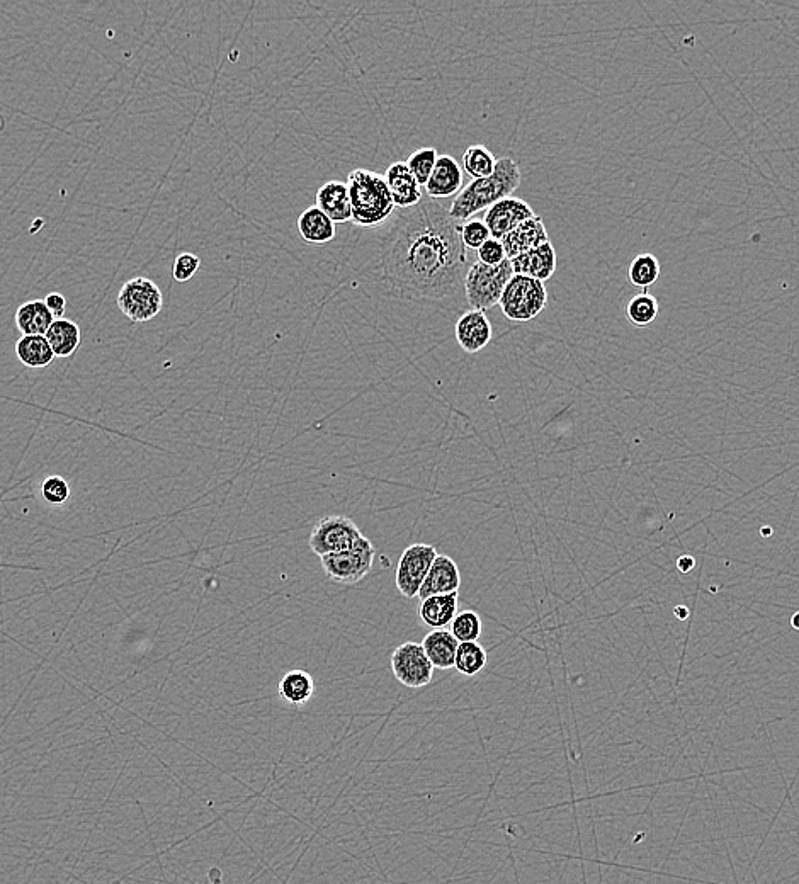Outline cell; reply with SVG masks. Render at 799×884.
I'll list each match as a JSON object with an SVG mask.
<instances>
[{
	"label": "cell",
	"mask_w": 799,
	"mask_h": 884,
	"mask_svg": "<svg viewBox=\"0 0 799 884\" xmlns=\"http://www.w3.org/2000/svg\"><path fill=\"white\" fill-rule=\"evenodd\" d=\"M551 242L546 225L541 216H533L524 221L522 225L512 230L507 237L502 238L507 259H514L517 255L536 249L539 245Z\"/></svg>",
	"instance_id": "e0dca14e"
},
{
	"label": "cell",
	"mask_w": 799,
	"mask_h": 884,
	"mask_svg": "<svg viewBox=\"0 0 799 884\" xmlns=\"http://www.w3.org/2000/svg\"><path fill=\"white\" fill-rule=\"evenodd\" d=\"M514 276L512 264L509 259L500 266H487L476 261L471 264L466 272L465 295L471 310L487 312L495 305H499L500 298L504 295V289Z\"/></svg>",
	"instance_id": "277c9868"
},
{
	"label": "cell",
	"mask_w": 799,
	"mask_h": 884,
	"mask_svg": "<svg viewBox=\"0 0 799 884\" xmlns=\"http://www.w3.org/2000/svg\"><path fill=\"white\" fill-rule=\"evenodd\" d=\"M53 322L55 317L45 301H28L17 308L16 325L23 335H46Z\"/></svg>",
	"instance_id": "7402d4cb"
},
{
	"label": "cell",
	"mask_w": 799,
	"mask_h": 884,
	"mask_svg": "<svg viewBox=\"0 0 799 884\" xmlns=\"http://www.w3.org/2000/svg\"><path fill=\"white\" fill-rule=\"evenodd\" d=\"M391 670L402 686L420 689L431 684L436 669L432 667L431 660L425 655L420 643L407 641L397 646L391 655Z\"/></svg>",
	"instance_id": "30bf717a"
},
{
	"label": "cell",
	"mask_w": 799,
	"mask_h": 884,
	"mask_svg": "<svg viewBox=\"0 0 799 884\" xmlns=\"http://www.w3.org/2000/svg\"><path fill=\"white\" fill-rule=\"evenodd\" d=\"M317 208L329 216L334 223H346L352 221L351 198H349V189L347 182L329 181L325 182L317 191L315 196Z\"/></svg>",
	"instance_id": "ac0fdd59"
},
{
	"label": "cell",
	"mask_w": 799,
	"mask_h": 884,
	"mask_svg": "<svg viewBox=\"0 0 799 884\" xmlns=\"http://www.w3.org/2000/svg\"><path fill=\"white\" fill-rule=\"evenodd\" d=\"M694 567H696L694 556L684 555L680 556L679 560H677V568H679L680 573L692 572Z\"/></svg>",
	"instance_id": "8d00e7d4"
},
{
	"label": "cell",
	"mask_w": 799,
	"mask_h": 884,
	"mask_svg": "<svg viewBox=\"0 0 799 884\" xmlns=\"http://www.w3.org/2000/svg\"><path fill=\"white\" fill-rule=\"evenodd\" d=\"M536 216L533 208L524 201V199L510 198L502 199L499 203L493 204L485 213V225L490 230L492 238L502 240L507 237L512 230H516L524 221Z\"/></svg>",
	"instance_id": "8fae6325"
},
{
	"label": "cell",
	"mask_w": 799,
	"mask_h": 884,
	"mask_svg": "<svg viewBox=\"0 0 799 884\" xmlns=\"http://www.w3.org/2000/svg\"><path fill=\"white\" fill-rule=\"evenodd\" d=\"M476 254H478V262L487 264V266H500L502 262L507 261L502 240H497V238H488L487 242L476 250Z\"/></svg>",
	"instance_id": "e575fe53"
},
{
	"label": "cell",
	"mask_w": 799,
	"mask_h": 884,
	"mask_svg": "<svg viewBox=\"0 0 799 884\" xmlns=\"http://www.w3.org/2000/svg\"><path fill=\"white\" fill-rule=\"evenodd\" d=\"M548 305V291L541 281L514 274L505 286L499 306L512 322H529Z\"/></svg>",
	"instance_id": "5b68a950"
},
{
	"label": "cell",
	"mask_w": 799,
	"mask_h": 884,
	"mask_svg": "<svg viewBox=\"0 0 799 884\" xmlns=\"http://www.w3.org/2000/svg\"><path fill=\"white\" fill-rule=\"evenodd\" d=\"M459 592L432 595L420 601L419 616L425 626L432 629H446L451 626L458 614Z\"/></svg>",
	"instance_id": "d6986e66"
},
{
	"label": "cell",
	"mask_w": 799,
	"mask_h": 884,
	"mask_svg": "<svg viewBox=\"0 0 799 884\" xmlns=\"http://www.w3.org/2000/svg\"><path fill=\"white\" fill-rule=\"evenodd\" d=\"M46 340L50 342L55 357H70L80 346V327L67 318H57L46 332Z\"/></svg>",
	"instance_id": "cb8c5ba5"
},
{
	"label": "cell",
	"mask_w": 799,
	"mask_h": 884,
	"mask_svg": "<svg viewBox=\"0 0 799 884\" xmlns=\"http://www.w3.org/2000/svg\"><path fill=\"white\" fill-rule=\"evenodd\" d=\"M436 558L437 550L432 544L415 543L403 551L395 575V584L403 597L414 599L419 595L420 587Z\"/></svg>",
	"instance_id": "9c48e42d"
},
{
	"label": "cell",
	"mask_w": 799,
	"mask_h": 884,
	"mask_svg": "<svg viewBox=\"0 0 799 884\" xmlns=\"http://www.w3.org/2000/svg\"><path fill=\"white\" fill-rule=\"evenodd\" d=\"M660 272H662V266H660V262H658L655 255H636L633 262H631V266H629V281L635 284L636 288L646 291L650 286L657 283L658 278H660Z\"/></svg>",
	"instance_id": "f1b7e54d"
},
{
	"label": "cell",
	"mask_w": 799,
	"mask_h": 884,
	"mask_svg": "<svg viewBox=\"0 0 799 884\" xmlns=\"http://www.w3.org/2000/svg\"><path fill=\"white\" fill-rule=\"evenodd\" d=\"M425 655L431 660L432 667L439 670L454 669V658L458 652L459 641L448 629H432L422 640Z\"/></svg>",
	"instance_id": "ffe728a7"
},
{
	"label": "cell",
	"mask_w": 799,
	"mask_h": 884,
	"mask_svg": "<svg viewBox=\"0 0 799 884\" xmlns=\"http://www.w3.org/2000/svg\"><path fill=\"white\" fill-rule=\"evenodd\" d=\"M675 616L679 619L689 618V609L684 606L675 607Z\"/></svg>",
	"instance_id": "74e56055"
},
{
	"label": "cell",
	"mask_w": 799,
	"mask_h": 884,
	"mask_svg": "<svg viewBox=\"0 0 799 884\" xmlns=\"http://www.w3.org/2000/svg\"><path fill=\"white\" fill-rule=\"evenodd\" d=\"M791 624H793L794 629H799V612L798 614H794L793 619H791Z\"/></svg>",
	"instance_id": "f35d334b"
},
{
	"label": "cell",
	"mask_w": 799,
	"mask_h": 884,
	"mask_svg": "<svg viewBox=\"0 0 799 884\" xmlns=\"http://www.w3.org/2000/svg\"><path fill=\"white\" fill-rule=\"evenodd\" d=\"M487 650L478 641H466L459 643L454 669L466 677H475L487 667Z\"/></svg>",
	"instance_id": "484cf974"
},
{
	"label": "cell",
	"mask_w": 799,
	"mask_h": 884,
	"mask_svg": "<svg viewBox=\"0 0 799 884\" xmlns=\"http://www.w3.org/2000/svg\"><path fill=\"white\" fill-rule=\"evenodd\" d=\"M385 179L398 210L414 208L415 204H419L424 199L422 186L408 169L407 162H393L386 169Z\"/></svg>",
	"instance_id": "4fadbf2b"
},
{
	"label": "cell",
	"mask_w": 799,
	"mask_h": 884,
	"mask_svg": "<svg viewBox=\"0 0 799 884\" xmlns=\"http://www.w3.org/2000/svg\"><path fill=\"white\" fill-rule=\"evenodd\" d=\"M301 238L313 245H325L335 238V223L320 208L312 206L298 218Z\"/></svg>",
	"instance_id": "44dd1931"
},
{
	"label": "cell",
	"mask_w": 799,
	"mask_h": 884,
	"mask_svg": "<svg viewBox=\"0 0 799 884\" xmlns=\"http://www.w3.org/2000/svg\"><path fill=\"white\" fill-rule=\"evenodd\" d=\"M45 303L46 306H48V310L53 313L55 320H57V318H62L63 313L67 310V300H65V296L60 295V293H51V295L46 296Z\"/></svg>",
	"instance_id": "d590c367"
},
{
	"label": "cell",
	"mask_w": 799,
	"mask_h": 884,
	"mask_svg": "<svg viewBox=\"0 0 799 884\" xmlns=\"http://www.w3.org/2000/svg\"><path fill=\"white\" fill-rule=\"evenodd\" d=\"M488 238H492V235H490L485 221L468 220L465 225H461V240H463L466 250L480 249Z\"/></svg>",
	"instance_id": "1f68e13d"
},
{
	"label": "cell",
	"mask_w": 799,
	"mask_h": 884,
	"mask_svg": "<svg viewBox=\"0 0 799 884\" xmlns=\"http://www.w3.org/2000/svg\"><path fill=\"white\" fill-rule=\"evenodd\" d=\"M658 312H660L658 300L648 291L633 296L626 306V317H628L629 323L638 329H645L648 325H652L657 320Z\"/></svg>",
	"instance_id": "83f0119b"
},
{
	"label": "cell",
	"mask_w": 799,
	"mask_h": 884,
	"mask_svg": "<svg viewBox=\"0 0 799 884\" xmlns=\"http://www.w3.org/2000/svg\"><path fill=\"white\" fill-rule=\"evenodd\" d=\"M459 585H461V573L456 561L446 555H437L417 597L420 601H424L432 595L453 594L458 592Z\"/></svg>",
	"instance_id": "2e32d148"
},
{
	"label": "cell",
	"mask_w": 799,
	"mask_h": 884,
	"mask_svg": "<svg viewBox=\"0 0 799 884\" xmlns=\"http://www.w3.org/2000/svg\"><path fill=\"white\" fill-rule=\"evenodd\" d=\"M522 174L516 160L510 157L497 159V167L492 176L485 179H476L466 184L458 196L449 206V216L454 221H468L476 213L485 211L499 203L502 199L510 198L517 187L521 186Z\"/></svg>",
	"instance_id": "7a4b0ae2"
},
{
	"label": "cell",
	"mask_w": 799,
	"mask_h": 884,
	"mask_svg": "<svg viewBox=\"0 0 799 884\" xmlns=\"http://www.w3.org/2000/svg\"><path fill=\"white\" fill-rule=\"evenodd\" d=\"M463 189V169L451 155H439L436 167L425 184L427 198L446 199L458 196Z\"/></svg>",
	"instance_id": "5bb4252c"
},
{
	"label": "cell",
	"mask_w": 799,
	"mask_h": 884,
	"mask_svg": "<svg viewBox=\"0 0 799 884\" xmlns=\"http://www.w3.org/2000/svg\"><path fill=\"white\" fill-rule=\"evenodd\" d=\"M449 631L453 633L454 638L459 643L478 641L480 636H482V619L478 616V612L475 611L458 612L453 623H451Z\"/></svg>",
	"instance_id": "4dcf8cb0"
},
{
	"label": "cell",
	"mask_w": 799,
	"mask_h": 884,
	"mask_svg": "<svg viewBox=\"0 0 799 884\" xmlns=\"http://www.w3.org/2000/svg\"><path fill=\"white\" fill-rule=\"evenodd\" d=\"M461 164H463L466 174L476 181V179L492 176L495 167H497V159L485 145H471L463 153Z\"/></svg>",
	"instance_id": "4316f807"
},
{
	"label": "cell",
	"mask_w": 799,
	"mask_h": 884,
	"mask_svg": "<svg viewBox=\"0 0 799 884\" xmlns=\"http://www.w3.org/2000/svg\"><path fill=\"white\" fill-rule=\"evenodd\" d=\"M437 157H439V153H437L436 148L424 147L410 153V157L405 160L408 169L414 174L420 186L425 187V184L429 181L432 170L436 167Z\"/></svg>",
	"instance_id": "f546056e"
},
{
	"label": "cell",
	"mask_w": 799,
	"mask_h": 884,
	"mask_svg": "<svg viewBox=\"0 0 799 884\" xmlns=\"http://www.w3.org/2000/svg\"><path fill=\"white\" fill-rule=\"evenodd\" d=\"M41 493H43L46 502H50L53 505H62L70 497V488H68V483L63 480L62 476H50L43 483Z\"/></svg>",
	"instance_id": "d6a6232c"
},
{
	"label": "cell",
	"mask_w": 799,
	"mask_h": 884,
	"mask_svg": "<svg viewBox=\"0 0 799 884\" xmlns=\"http://www.w3.org/2000/svg\"><path fill=\"white\" fill-rule=\"evenodd\" d=\"M512 271L519 276L536 279V281H548L553 278L556 271V252L551 242L539 245L536 249L517 255L510 259Z\"/></svg>",
	"instance_id": "9a60e30c"
},
{
	"label": "cell",
	"mask_w": 799,
	"mask_h": 884,
	"mask_svg": "<svg viewBox=\"0 0 799 884\" xmlns=\"http://www.w3.org/2000/svg\"><path fill=\"white\" fill-rule=\"evenodd\" d=\"M363 538L356 522L351 517L327 516L313 526L310 534V548L318 558L349 550L357 539Z\"/></svg>",
	"instance_id": "ba28073f"
},
{
	"label": "cell",
	"mask_w": 799,
	"mask_h": 884,
	"mask_svg": "<svg viewBox=\"0 0 799 884\" xmlns=\"http://www.w3.org/2000/svg\"><path fill=\"white\" fill-rule=\"evenodd\" d=\"M164 298L159 286L147 278H133L123 284L118 295V308L131 322L142 323L159 315Z\"/></svg>",
	"instance_id": "52a82bcc"
},
{
	"label": "cell",
	"mask_w": 799,
	"mask_h": 884,
	"mask_svg": "<svg viewBox=\"0 0 799 884\" xmlns=\"http://www.w3.org/2000/svg\"><path fill=\"white\" fill-rule=\"evenodd\" d=\"M198 269V255L191 254V252H184V254L177 255L176 262H174V269H172V276H174L177 283H186V281H189V279H193L194 276H196Z\"/></svg>",
	"instance_id": "836d02e7"
},
{
	"label": "cell",
	"mask_w": 799,
	"mask_h": 884,
	"mask_svg": "<svg viewBox=\"0 0 799 884\" xmlns=\"http://www.w3.org/2000/svg\"><path fill=\"white\" fill-rule=\"evenodd\" d=\"M16 354L28 368H46L55 359L45 335H23L17 342Z\"/></svg>",
	"instance_id": "d4e9b609"
},
{
	"label": "cell",
	"mask_w": 799,
	"mask_h": 884,
	"mask_svg": "<svg viewBox=\"0 0 799 884\" xmlns=\"http://www.w3.org/2000/svg\"><path fill=\"white\" fill-rule=\"evenodd\" d=\"M278 691L279 696L291 706H305L315 694V682L312 675L305 670H289L279 680Z\"/></svg>",
	"instance_id": "603a6c76"
},
{
	"label": "cell",
	"mask_w": 799,
	"mask_h": 884,
	"mask_svg": "<svg viewBox=\"0 0 799 884\" xmlns=\"http://www.w3.org/2000/svg\"><path fill=\"white\" fill-rule=\"evenodd\" d=\"M374 550L373 543L368 538L357 539L352 548L340 553H332V555L323 556V570L327 573V577L332 578L334 582L342 585L359 584L373 567Z\"/></svg>",
	"instance_id": "8992f818"
},
{
	"label": "cell",
	"mask_w": 799,
	"mask_h": 884,
	"mask_svg": "<svg viewBox=\"0 0 799 884\" xmlns=\"http://www.w3.org/2000/svg\"><path fill=\"white\" fill-rule=\"evenodd\" d=\"M352 206V223L357 227H380L397 210L385 176L368 169L352 170L347 176Z\"/></svg>",
	"instance_id": "3957f363"
},
{
	"label": "cell",
	"mask_w": 799,
	"mask_h": 884,
	"mask_svg": "<svg viewBox=\"0 0 799 884\" xmlns=\"http://www.w3.org/2000/svg\"><path fill=\"white\" fill-rule=\"evenodd\" d=\"M454 337L466 354H476L490 344L493 337L492 323L485 312L468 310L454 325Z\"/></svg>",
	"instance_id": "7c38bea8"
},
{
	"label": "cell",
	"mask_w": 799,
	"mask_h": 884,
	"mask_svg": "<svg viewBox=\"0 0 799 884\" xmlns=\"http://www.w3.org/2000/svg\"><path fill=\"white\" fill-rule=\"evenodd\" d=\"M381 278L400 300L444 301L465 286L468 259L458 221L427 198L398 211L380 247Z\"/></svg>",
	"instance_id": "6da1fadb"
}]
</instances>
